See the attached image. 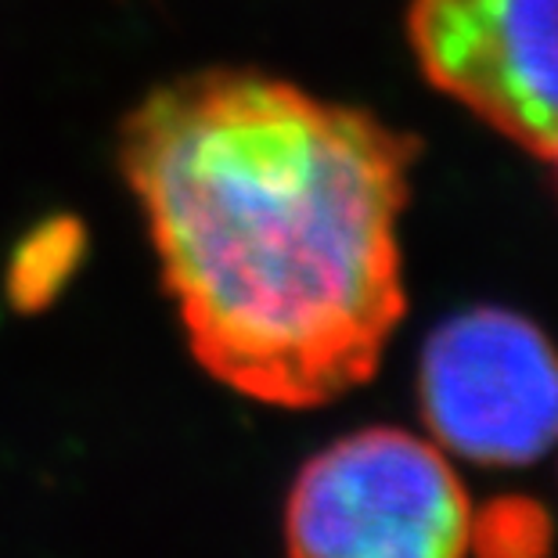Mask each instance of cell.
I'll return each mask as SVG.
<instances>
[{
  "label": "cell",
  "instance_id": "1",
  "mask_svg": "<svg viewBox=\"0 0 558 558\" xmlns=\"http://www.w3.org/2000/svg\"><path fill=\"white\" fill-rule=\"evenodd\" d=\"M116 156L217 383L317 408L375 375L408 311L411 137L256 69H202L126 112Z\"/></svg>",
  "mask_w": 558,
  "mask_h": 558
},
{
  "label": "cell",
  "instance_id": "4",
  "mask_svg": "<svg viewBox=\"0 0 558 558\" xmlns=\"http://www.w3.org/2000/svg\"><path fill=\"white\" fill-rule=\"evenodd\" d=\"M408 33L439 90L558 156V0H414Z\"/></svg>",
  "mask_w": 558,
  "mask_h": 558
},
{
  "label": "cell",
  "instance_id": "5",
  "mask_svg": "<svg viewBox=\"0 0 558 558\" xmlns=\"http://www.w3.org/2000/svg\"><path fill=\"white\" fill-rule=\"evenodd\" d=\"M83 256V228L76 217H51L33 228L11 256L8 284L15 303H44L62 289Z\"/></svg>",
  "mask_w": 558,
  "mask_h": 558
},
{
  "label": "cell",
  "instance_id": "2",
  "mask_svg": "<svg viewBox=\"0 0 558 558\" xmlns=\"http://www.w3.org/2000/svg\"><path fill=\"white\" fill-rule=\"evenodd\" d=\"M472 537V501L450 454L389 425L328 444L284 505L289 558H465Z\"/></svg>",
  "mask_w": 558,
  "mask_h": 558
},
{
  "label": "cell",
  "instance_id": "6",
  "mask_svg": "<svg viewBox=\"0 0 558 558\" xmlns=\"http://www.w3.org/2000/svg\"><path fill=\"white\" fill-rule=\"evenodd\" d=\"M555 159H558V156H555Z\"/></svg>",
  "mask_w": 558,
  "mask_h": 558
},
{
  "label": "cell",
  "instance_id": "3",
  "mask_svg": "<svg viewBox=\"0 0 558 558\" xmlns=\"http://www.w3.org/2000/svg\"><path fill=\"white\" fill-rule=\"evenodd\" d=\"M418 408L450 458L522 469L558 447V350L533 320L497 306L454 314L422 350Z\"/></svg>",
  "mask_w": 558,
  "mask_h": 558
}]
</instances>
